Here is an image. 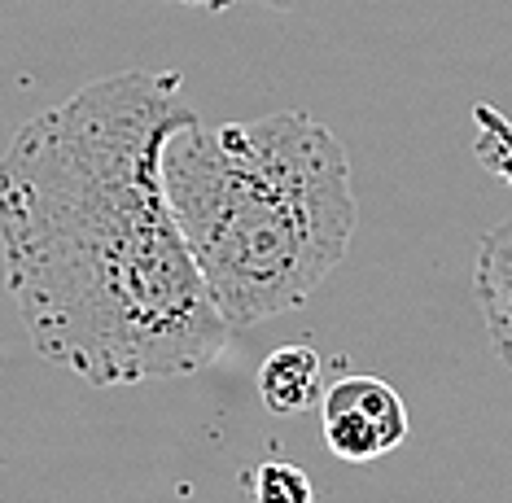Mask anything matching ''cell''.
Masks as SVG:
<instances>
[{
    "label": "cell",
    "mask_w": 512,
    "mask_h": 503,
    "mask_svg": "<svg viewBox=\"0 0 512 503\" xmlns=\"http://www.w3.org/2000/svg\"><path fill=\"white\" fill-rule=\"evenodd\" d=\"M189 119L180 70H119L0 154L9 302L44 364L97 390L189 377L228 350L162 184V145Z\"/></svg>",
    "instance_id": "1"
},
{
    "label": "cell",
    "mask_w": 512,
    "mask_h": 503,
    "mask_svg": "<svg viewBox=\"0 0 512 503\" xmlns=\"http://www.w3.org/2000/svg\"><path fill=\"white\" fill-rule=\"evenodd\" d=\"M162 184L228 329L302 307L351 250V158L302 110L189 119L162 145Z\"/></svg>",
    "instance_id": "2"
},
{
    "label": "cell",
    "mask_w": 512,
    "mask_h": 503,
    "mask_svg": "<svg viewBox=\"0 0 512 503\" xmlns=\"http://www.w3.org/2000/svg\"><path fill=\"white\" fill-rule=\"evenodd\" d=\"M320 434L337 460L372 464L412 434L407 403L381 377H342L320 399Z\"/></svg>",
    "instance_id": "3"
},
{
    "label": "cell",
    "mask_w": 512,
    "mask_h": 503,
    "mask_svg": "<svg viewBox=\"0 0 512 503\" xmlns=\"http://www.w3.org/2000/svg\"><path fill=\"white\" fill-rule=\"evenodd\" d=\"M473 294H477V307H482L495 355L512 368V215L504 224H495L482 237V245H477Z\"/></svg>",
    "instance_id": "4"
},
{
    "label": "cell",
    "mask_w": 512,
    "mask_h": 503,
    "mask_svg": "<svg viewBox=\"0 0 512 503\" xmlns=\"http://www.w3.org/2000/svg\"><path fill=\"white\" fill-rule=\"evenodd\" d=\"M259 399L272 416H298L324 399V359L307 342L281 346L259 368Z\"/></svg>",
    "instance_id": "5"
},
{
    "label": "cell",
    "mask_w": 512,
    "mask_h": 503,
    "mask_svg": "<svg viewBox=\"0 0 512 503\" xmlns=\"http://www.w3.org/2000/svg\"><path fill=\"white\" fill-rule=\"evenodd\" d=\"M250 499L254 503H316L311 477L289 460H263L250 473Z\"/></svg>",
    "instance_id": "6"
},
{
    "label": "cell",
    "mask_w": 512,
    "mask_h": 503,
    "mask_svg": "<svg viewBox=\"0 0 512 503\" xmlns=\"http://www.w3.org/2000/svg\"><path fill=\"white\" fill-rule=\"evenodd\" d=\"M180 5H193V9H232V5H246V0H180ZM263 5H285V0H263Z\"/></svg>",
    "instance_id": "7"
}]
</instances>
